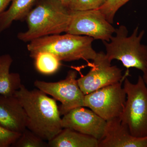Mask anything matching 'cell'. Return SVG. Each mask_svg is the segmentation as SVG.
I'll list each match as a JSON object with an SVG mask.
<instances>
[{
	"instance_id": "cell-5",
	"label": "cell",
	"mask_w": 147,
	"mask_h": 147,
	"mask_svg": "<svg viewBox=\"0 0 147 147\" xmlns=\"http://www.w3.org/2000/svg\"><path fill=\"white\" fill-rule=\"evenodd\" d=\"M126 100L120 118L134 137H147V88L142 76L136 84L128 78L124 79Z\"/></svg>"
},
{
	"instance_id": "cell-13",
	"label": "cell",
	"mask_w": 147,
	"mask_h": 147,
	"mask_svg": "<svg viewBox=\"0 0 147 147\" xmlns=\"http://www.w3.org/2000/svg\"><path fill=\"white\" fill-rule=\"evenodd\" d=\"M99 140L69 128L63 129L48 142L50 147H98Z\"/></svg>"
},
{
	"instance_id": "cell-8",
	"label": "cell",
	"mask_w": 147,
	"mask_h": 147,
	"mask_svg": "<svg viewBox=\"0 0 147 147\" xmlns=\"http://www.w3.org/2000/svg\"><path fill=\"white\" fill-rule=\"evenodd\" d=\"M77 73L69 70L65 79L56 82L36 80L35 86L61 102L59 107L61 115H64L77 107H84L85 95L78 84Z\"/></svg>"
},
{
	"instance_id": "cell-15",
	"label": "cell",
	"mask_w": 147,
	"mask_h": 147,
	"mask_svg": "<svg viewBox=\"0 0 147 147\" xmlns=\"http://www.w3.org/2000/svg\"><path fill=\"white\" fill-rule=\"evenodd\" d=\"M36 0H12L11 5L0 17V33L10 27L13 21L26 18Z\"/></svg>"
},
{
	"instance_id": "cell-14",
	"label": "cell",
	"mask_w": 147,
	"mask_h": 147,
	"mask_svg": "<svg viewBox=\"0 0 147 147\" xmlns=\"http://www.w3.org/2000/svg\"><path fill=\"white\" fill-rule=\"evenodd\" d=\"M13 59L8 54L0 56V95H14L22 85L19 74L11 73Z\"/></svg>"
},
{
	"instance_id": "cell-6",
	"label": "cell",
	"mask_w": 147,
	"mask_h": 147,
	"mask_svg": "<svg viewBox=\"0 0 147 147\" xmlns=\"http://www.w3.org/2000/svg\"><path fill=\"white\" fill-rule=\"evenodd\" d=\"M122 82L85 95L84 107H88L106 121L120 118L126 100Z\"/></svg>"
},
{
	"instance_id": "cell-9",
	"label": "cell",
	"mask_w": 147,
	"mask_h": 147,
	"mask_svg": "<svg viewBox=\"0 0 147 147\" xmlns=\"http://www.w3.org/2000/svg\"><path fill=\"white\" fill-rule=\"evenodd\" d=\"M111 62L104 52L97 53L89 71L77 79L84 94L117 84L125 79L122 69L117 66L111 65Z\"/></svg>"
},
{
	"instance_id": "cell-1",
	"label": "cell",
	"mask_w": 147,
	"mask_h": 147,
	"mask_svg": "<svg viewBox=\"0 0 147 147\" xmlns=\"http://www.w3.org/2000/svg\"><path fill=\"white\" fill-rule=\"evenodd\" d=\"M14 95L25 110L28 129L48 142L62 130V118L55 98L38 89L29 90L23 84Z\"/></svg>"
},
{
	"instance_id": "cell-7",
	"label": "cell",
	"mask_w": 147,
	"mask_h": 147,
	"mask_svg": "<svg viewBox=\"0 0 147 147\" xmlns=\"http://www.w3.org/2000/svg\"><path fill=\"white\" fill-rule=\"evenodd\" d=\"M112 24L99 9L71 10L70 21L65 33L108 42L116 31Z\"/></svg>"
},
{
	"instance_id": "cell-21",
	"label": "cell",
	"mask_w": 147,
	"mask_h": 147,
	"mask_svg": "<svg viewBox=\"0 0 147 147\" xmlns=\"http://www.w3.org/2000/svg\"><path fill=\"white\" fill-rule=\"evenodd\" d=\"M12 0H0V17Z\"/></svg>"
},
{
	"instance_id": "cell-22",
	"label": "cell",
	"mask_w": 147,
	"mask_h": 147,
	"mask_svg": "<svg viewBox=\"0 0 147 147\" xmlns=\"http://www.w3.org/2000/svg\"><path fill=\"white\" fill-rule=\"evenodd\" d=\"M143 75L142 76V78H143V80L144 82L145 85H146L147 88V65L146 69H145L144 71L143 72Z\"/></svg>"
},
{
	"instance_id": "cell-17",
	"label": "cell",
	"mask_w": 147,
	"mask_h": 147,
	"mask_svg": "<svg viewBox=\"0 0 147 147\" xmlns=\"http://www.w3.org/2000/svg\"><path fill=\"white\" fill-rule=\"evenodd\" d=\"M45 141L34 132L26 128L21 133L20 137L11 147H48V143H46Z\"/></svg>"
},
{
	"instance_id": "cell-2",
	"label": "cell",
	"mask_w": 147,
	"mask_h": 147,
	"mask_svg": "<svg viewBox=\"0 0 147 147\" xmlns=\"http://www.w3.org/2000/svg\"><path fill=\"white\" fill-rule=\"evenodd\" d=\"M70 11L59 0H40L26 17L28 30L18 34V39L30 42L41 37L65 33Z\"/></svg>"
},
{
	"instance_id": "cell-4",
	"label": "cell",
	"mask_w": 147,
	"mask_h": 147,
	"mask_svg": "<svg viewBox=\"0 0 147 147\" xmlns=\"http://www.w3.org/2000/svg\"><path fill=\"white\" fill-rule=\"evenodd\" d=\"M139 30L136 27L128 36L127 28L122 25L116 29L110 41L102 42L109 60L120 61L127 69L135 68L144 72L147 65V46L142 43L145 31L139 33Z\"/></svg>"
},
{
	"instance_id": "cell-10",
	"label": "cell",
	"mask_w": 147,
	"mask_h": 147,
	"mask_svg": "<svg viewBox=\"0 0 147 147\" xmlns=\"http://www.w3.org/2000/svg\"><path fill=\"white\" fill-rule=\"evenodd\" d=\"M84 107L74 108L64 115L62 126L92 136L99 141L104 137L107 121L90 109Z\"/></svg>"
},
{
	"instance_id": "cell-19",
	"label": "cell",
	"mask_w": 147,
	"mask_h": 147,
	"mask_svg": "<svg viewBox=\"0 0 147 147\" xmlns=\"http://www.w3.org/2000/svg\"><path fill=\"white\" fill-rule=\"evenodd\" d=\"M108 0H70L68 7L70 10L82 11L99 9Z\"/></svg>"
},
{
	"instance_id": "cell-12",
	"label": "cell",
	"mask_w": 147,
	"mask_h": 147,
	"mask_svg": "<svg viewBox=\"0 0 147 147\" xmlns=\"http://www.w3.org/2000/svg\"><path fill=\"white\" fill-rule=\"evenodd\" d=\"M27 118L21 102L14 95H0V125L21 133L27 128Z\"/></svg>"
},
{
	"instance_id": "cell-23",
	"label": "cell",
	"mask_w": 147,
	"mask_h": 147,
	"mask_svg": "<svg viewBox=\"0 0 147 147\" xmlns=\"http://www.w3.org/2000/svg\"><path fill=\"white\" fill-rule=\"evenodd\" d=\"M59 1L67 7H68L69 4V3L70 1V0H59Z\"/></svg>"
},
{
	"instance_id": "cell-11",
	"label": "cell",
	"mask_w": 147,
	"mask_h": 147,
	"mask_svg": "<svg viewBox=\"0 0 147 147\" xmlns=\"http://www.w3.org/2000/svg\"><path fill=\"white\" fill-rule=\"evenodd\" d=\"M98 147H147V137L131 135L127 126L117 118L107 121L105 134Z\"/></svg>"
},
{
	"instance_id": "cell-3",
	"label": "cell",
	"mask_w": 147,
	"mask_h": 147,
	"mask_svg": "<svg viewBox=\"0 0 147 147\" xmlns=\"http://www.w3.org/2000/svg\"><path fill=\"white\" fill-rule=\"evenodd\" d=\"M65 33L46 36L30 41L27 45L30 56L47 52L55 55L61 61L94 59L97 53L92 47L93 38Z\"/></svg>"
},
{
	"instance_id": "cell-16",
	"label": "cell",
	"mask_w": 147,
	"mask_h": 147,
	"mask_svg": "<svg viewBox=\"0 0 147 147\" xmlns=\"http://www.w3.org/2000/svg\"><path fill=\"white\" fill-rule=\"evenodd\" d=\"M30 57L34 59L37 70L43 74H53L57 71L61 65V61L49 52H39Z\"/></svg>"
},
{
	"instance_id": "cell-20",
	"label": "cell",
	"mask_w": 147,
	"mask_h": 147,
	"mask_svg": "<svg viewBox=\"0 0 147 147\" xmlns=\"http://www.w3.org/2000/svg\"><path fill=\"white\" fill-rule=\"evenodd\" d=\"M21 134L8 130L0 125V147L11 146Z\"/></svg>"
},
{
	"instance_id": "cell-18",
	"label": "cell",
	"mask_w": 147,
	"mask_h": 147,
	"mask_svg": "<svg viewBox=\"0 0 147 147\" xmlns=\"http://www.w3.org/2000/svg\"><path fill=\"white\" fill-rule=\"evenodd\" d=\"M129 1L130 0H108L99 10L106 19L113 24L117 12Z\"/></svg>"
}]
</instances>
